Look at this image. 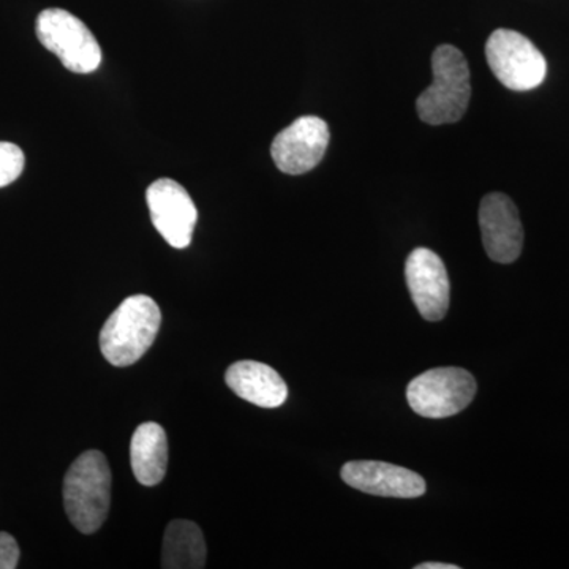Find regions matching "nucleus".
Listing matches in <instances>:
<instances>
[{
	"label": "nucleus",
	"instance_id": "3",
	"mask_svg": "<svg viewBox=\"0 0 569 569\" xmlns=\"http://www.w3.org/2000/svg\"><path fill=\"white\" fill-rule=\"evenodd\" d=\"M433 84L417 100L422 122L430 126L459 122L470 103V69L462 51L441 44L432 54Z\"/></svg>",
	"mask_w": 569,
	"mask_h": 569
},
{
	"label": "nucleus",
	"instance_id": "4",
	"mask_svg": "<svg viewBox=\"0 0 569 569\" xmlns=\"http://www.w3.org/2000/svg\"><path fill=\"white\" fill-rule=\"evenodd\" d=\"M37 37L73 73H92L102 63V48L91 29L67 10L48 9L37 18Z\"/></svg>",
	"mask_w": 569,
	"mask_h": 569
},
{
	"label": "nucleus",
	"instance_id": "9",
	"mask_svg": "<svg viewBox=\"0 0 569 569\" xmlns=\"http://www.w3.org/2000/svg\"><path fill=\"white\" fill-rule=\"evenodd\" d=\"M482 244L496 263H515L522 253L523 228L519 211L505 193L486 194L479 204Z\"/></svg>",
	"mask_w": 569,
	"mask_h": 569
},
{
	"label": "nucleus",
	"instance_id": "7",
	"mask_svg": "<svg viewBox=\"0 0 569 569\" xmlns=\"http://www.w3.org/2000/svg\"><path fill=\"white\" fill-rule=\"evenodd\" d=\"M331 133L328 123L317 116H302L282 130L271 146L276 167L284 174L309 173L323 160Z\"/></svg>",
	"mask_w": 569,
	"mask_h": 569
},
{
	"label": "nucleus",
	"instance_id": "6",
	"mask_svg": "<svg viewBox=\"0 0 569 569\" xmlns=\"http://www.w3.org/2000/svg\"><path fill=\"white\" fill-rule=\"evenodd\" d=\"M486 58L497 80L511 91H531L548 73L541 51L526 36L509 29H498L489 37Z\"/></svg>",
	"mask_w": 569,
	"mask_h": 569
},
{
	"label": "nucleus",
	"instance_id": "13",
	"mask_svg": "<svg viewBox=\"0 0 569 569\" xmlns=\"http://www.w3.org/2000/svg\"><path fill=\"white\" fill-rule=\"evenodd\" d=\"M130 462L140 485L152 488L163 481L168 467V440L162 426L144 422L134 430Z\"/></svg>",
	"mask_w": 569,
	"mask_h": 569
},
{
	"label": "nucleus",
	"instance_id": "14",
	"mask_svg": "<svg viewBox=\"0 0 569 569\" xmlns=\"http://www.w3.org/2000/svg\"><path fill=\"white\" fill-rule=\"evenodd\" d=\"M203 531L192 520H173L163 538L162 567L167 569H200L206 565Z\"/></svg>",
	"mask_w": 569,
	"mask_h": 569
},
{
	"label": "nucleus",
	"instance_id": "15",
	"mask_svg": "<svg viewBox=\"0 0 569 569\" xmlns=\"http://www.w3.org/2000/svg\"><path fill=\"white\" fill-rule=\"evenodd\" d=\"M24 152L13 142L0 141V189L10 186L24 170Z\"/></svg>",
	"mask_w": 569,
	"mask_h": 569
},
{
	"label": "nucleus",
	"instance_id": "1",
	"mask_svg": "<svg viewBox=\"0 0 569 569\" xmlns=\"http://www.w3.org/2000/svg\"><path fill=\"white\" fill-rule=\"evenodd\" d=\"M162 312L152 298L133 295L108 318L100 331V350L110 365L132 366L152 347Z\"/></svg>",
	"mask_w": 569,
	"mask_h": 569
},
{
	"label": "nucleus",
	"instance_id": "5",
	"mask_svg": "<svg viewBox=\"0 0 569 569\" xmlns=\"http://www.w3.org/2000/svg\"><path fill=\"white\" fill-rule=\"evenodd\" d=\"M477 380L459 367L427 370L407 388L411 410L419 417L440 419L466 410L477 396Z\"/></svg>",
	"mask_w": 569,
	"mask_h": 569
},
{
	"label": "nucleus",
	"instance_id": "10",
	"mask_svg": "<svg viewBox=\"0 0 569 569\" xmlns=\"http://www.w3.org/2000/svg\"><path fill=\"white\" fill-rule=\"evenodd\" d=\"M406 279L411 299L427 321H440L449 309V277L443 260L432 250L418 247L408 254Z\"/></svg>",
	"mask_w": 569,
	"mask_h": 569
},
{
	"label": "nucleus",
	"instance_id": "17",
	"mask_svg": "<svg viewBox=\"0 0 569 569\" xmlns=\"http://www.w3.org/2000/svg\"><path fill=\"white\" fill-rule=\"evenodd\" d=\"M458 565L438 563V561H427V563L417 565L415 569H459Z\"/></svg>",
	"mask_w": 569,
	"mask_h": 569
},
{
	"label": "nucleus",
	"instance_id": "8",
	"mask_svg": "<svg viewBox=\"0 0 569 569\" xmlns=\"http://www.w3.org/2000/svg\"><path fill=\"white\" fill-rule=\"evenodd\" d=\"M146 200H148L153 227L162 234L164 241L174 249L189 247L192 242L198 211L192 198L181 183L173 179H159L149 186Z\"/></svg>",
	"mask_w": 569,
	"mask_h": 569
},
{
	"label": "nucleus",
	"instance_id": "11",
	"mask_svg": "<svg viewBox=\"0 0 569 569\" xmlns=\"http://www.w3.org/2000/svg\"><path fill=\"white\" fill-rule=\"evenodd\" d=\"M340 475L350 488L370 496L418 498L426 493V481L421 475L378 460L347 462Z\"/></svg>",
	"mask_w": 569,
	"mask_h": 569
},
{
	"label": "nucleus",
	"instance_id": "12",
	"mask_svg": "<svg viewBox=\"0 0 569 569\" xmlns=\"http://www.w3.org/2000/svg\"><path fill=\"white\" fill-rule=\"evenodd\" d=\"M224 381L236 396L261 408L280 407L288 397L283 378L263 362H234L224 373Z\"/></svg>",
	"mask_w": 569,
	"mask_h": 569
},
{
	"label": "nucleus",
	"instance_id": "2",
	"mask_svg": "<svg viewBox=\"0 0 569 569\" xmlns=\"http://www.w3.org/2000/svg\"><path fill=\"white\" fill-rule=\"evenodd\" d=\"M63 503L74 529L96 533L111 505V470L102 452L91 449L74 460L63 479Z\"/></svg>",
	"mask_w": 569,
	"mask_h": 569
},
{
	"label": "nucleus",
	"instance_id": "16",
	"mask_svg": "<svg viewBox=\"0 0 569 569\" xmlns=\"http://www.w3.org/2000/svg\"><path fill=\"white\" fill-rule=\"evenodd\" d=\"M20 561V548L11 535L0 531V569H14Z\"/></svg>",
	"mask_w": 569,
	"mask_h": 569
}]
</instances>
